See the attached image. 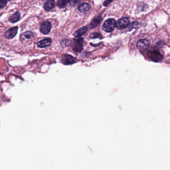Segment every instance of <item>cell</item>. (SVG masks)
<instances>
[{
	"label": "cell",
	"instance_id": "7",
	"mask_svg": "<svg viewBox=\"0 0 170 170\" xmlns=\"http://www.w3.org/2000/svg\"><path fill=\"white\" fill-rule=\"evenodd\" d=\"M150 44V42L146 39H140L137 43V47L140 50L144 51L148 49Z\"/></svg>",
	"mask_w": 170,
	"mask_h": 170
},
{
	"label": "cell",
	"instance_id": "21",
	"mask_svg": "<svg viewBox=\"0 0 170 170\" xmlns=\"http://www.w3.org/2000/svg\"><path fill=\"white\" fill-rule=\"evenodd\" d=\"M113 1V0H105V1H104V3H103V6L105 7L107 6H108L109 4L111 3Z\"/></svg>",
	"mask_w": 170,
	"mask_h": 170
},
{
	"label": "cell",
	"instance_id": "18",
	"mask_svg": "<svg viewBox=\"0 0 170 170\" xmlns=\"http://www.w3.org/2000/svg\"><path fill=\"white\" fill-rule=\"evenodd\" d=\"M11 0H0V8L3 9Z\"/></svg>",
	"mask_w": 170,
	"mask_h": 170
},
{
	"label": "cell",
	"instance_id": "2",
	"mask_svg": "<svg viewBox=\"0 0 170 170\" xmlns=\"http://www.w3.org/2000/svg\"><path fill=\"white\" fill-rule=\"evenodd\" d=\"M116 26V22L113 19L107 20L103 25L102 28L103 31L107 33H110L113 31Z\"/></svg>",
	"mask_w": 170,
	"mask_h": 170
},
{
	"label": "cell",
	"instance_id": "16",
	"mask_svg": "<svg viewBox=\"0 0 170 170\" xmlns=\"http://www.w3.org/2000/svg\"><path fill=\"white\" fill-rule=\"evenodd\" d=\"M23 36L26 39H30L33 36V33L32 32L28 31L26 32L23 34Z\"/></svg>",
	"mask_w": 170,
	"mask_h": 170
},
{
	"label": "cell",
	"instance_id": "10",
	"mask_svg": "<svg viewBox=\"0 0 170 170\" xmlns=\"http://www.w3.org/2000/svg\"><path fill=\"white\" fill-rule=\"evenodd\" d=\"M102 21V17L100 16H96L93 18L92 22L89 24V28H94L97 27L100 24Z\"/></svg>",
	"mask_w": 170,
	"mask_h": 170
},
{
	"label": "cell",
	"instance_id": "6",
	"mask_svg": "<svg viewBox=\"0 0 170 170\" xmlns=\"http://www.w3.org/2000/svg\"><path fill=\"white\" fill-rule=\"evenodd\" d=\"M51 24L50 22L48 21H46L43 23L40 27V31L41 33H44V35H46L50 32L51 30Z\"/></svg>",
	"mask_w": 170,
	"mask_h": 170
},
{
	"label": "cell",
	"instance_id": "9",
	"mask_svg": "<svg viewBox=\"0 0 170 170\" xmlns=\"http://www.w3.org/2000/svg\"><path fill=\"white\" fill-rule=\"evenodd\" d=\"M52 39L50 38H46L42 39L38 43V46L40 48H44L51 46Z\"/></svg>",
	"mask_w": 170,
	"mask_h": 170
},
{
	"label": "cell",
	"instance_id": "13",
	"mask_svg": "<svg viewBox=\"0 0 170 170\" xmlns=\"http://www.w3.org/2000/svg\"><path fill=\"white\" fill-rule=\"evenodd\" d=\"M87 28L86 27H82L81 28H79V30H77V31L75 33L74 36L76 38H80L81 36H82L83 35L85 34L87 31Z\"/></svg>",
	"mask_w": 170,
	"mask_h": 170
},
{
	"label": "cell",
	"instance_id": "1",
	"mask_svg": "<svg viewBox=\"0 0 170 170\" xmlns=\"http://www.w3.org/2000/svg\"><path fill=\"white\" fill-rule=\"evenodd\" d=\"M84 39L83 38H78L73 39L71 46L73 51L76 53L81 52L83 50Z\"/></svg>",
	"mask_w": 170,
	"mask_h": 170
},
{
	"label": "cell",
	"instance_id": "20",
	"mask_svg": "<svg viewBox=\"0 0 170 170\" xmlns=\"http://www.w3.org/2000/svg\"><path fill=\"white\" fill-rule=\"evenodd\" d=\"M138 25V23L137 22H133L132 23V24L130 25H129V28H131V29H133V28H135L136 27H137V25Z\"/></svg>",
	"mask_w": 170,
	"mask_h": 170
},
{
	"label": "cell",
	"instance_id": "8",
	"mask_svg": "<svg viewBox=\"0 0 170 170\" xmlns=\"http://www.w3.org/2000/svg\"><path fill=\"white\" fill-rule=\"evenodd\" d=\"M18 27H13L12 28L8 30L5 33V36L8 39H12L14 38L17 33Z\"/></svg>",
	"mask_w": 170,
	"mask_h": 170
},
{
	"label": "cell",
	"instance_id": "19",
	"mask_svg": "<svg viewBox=\"0 0 170 170\" xmlns=\"http://www.w3.org/2000/svg\"><path fill=\"white\" fill-rule=\"evenodd\" d=\"M81 0H70V4L71 6H76L80 2Z\"/></svg>",
	"mask_w": 170,
	"mask_h": 170
},
{
	"label": "cell",
	"instance_id": "15",
	"mask_svg": "<svg viewBox=\"0 0 170 170\" xmlns=\"http://www.w3.org/2000/svg\"><path fill=\"white\" fill-rule=\"evenodd\" d=\"M70 0H58L57 3V6L60 8H65L70 3Z\"/></svg>",
	"mask_w": 170,
	"mask_h": 170
},
{
	"label": "cell",
	"instance_id": "11",
	"mask_svg": "<svg viewBox=\"0 0 170 170\" xmlns=\"http://www.w3.org/2000/svg\"><path fill=\"white\" fill-rule=\"evenodd\" d=\"M54 5H55L54 0H47L44 4V9L46 11H49L54 8Z\"/></svg>",
	"mask_w": 170,
	"mask_h": 170
},
{
	"label": "cell",
	"instance_id": "17",
	"mask_svg": "<svg viewBox=\"0 0 170 170\" xmlns=\"http://www.w3.org/2000/svg\"><path fill=\"white\" fill-rule=\"evenodd\" d=\"M90 38H92V39L99 38V39H101L102 38V36H101V34L99 33L94 32V33H92V35H91V36H90Z\"/></svg>",
	"mask_w": 170,
	"mask_h": 170
},
{
	"label": "cell",
	"instance_id": "5",
	"mask_svg": "<svg viewBox=\"0 0 170 170\" xmlns=\"http://www.w3.org/2000/svg\"><path fill=\"white\" fill-rule=\"evenodd\" d=\"M62 63L65 65H70L76 63V59L74 57L69 55V54H65L62 57L61 60Z\"/></svg>",
	"mask_w": 170,
	"mask_h": 170
},
{
	"label": "cell",
	"instance_id": "14",
	"mask_svg": "<svg viewBox=\"0 0 170 170\" xmlns=\"http://www.w3.org/2000/svg\"><path fill=\"white\" fill-rule=\"evenodd\" d=\"M20 18H21V14L19 12H17L11 16V17L9 18V21L10 22L15 23L17 22L20 20Z\"/></svg>",
	"mask_w": 170,
	"mask_h": 170
},
{
	"label": "cell",
	"instance_id": "4",
	"mask_svg": "<svg viewBox=\"0 0 170 170\" xmlns=\"http://www.w3.org/2000/svg\"><path fill=\"white\" fill-rule=\"evenodd\" d=\"M150 58L154 62H159L162 60L163 56L160 52L157 51H151L148 53Z\"/></svg>",
	"mask_w": 170,
	"mask_h": 170
},
{
	"label": "cell",
	"instance_id": "3",
	"mask_svg": "<svg viewBox=\"0 0 170 170\" xmlns=\"http://www.w3.org/2000/svg\"><path fill=\"white\" fill-rule=\"evenodd\" d=\"M129 24L130 19L129 17H123L118 21L116 25L117 28H118V30H122L126 28V27H128Z\"/></svg>",
	"mask_w": 170,
	"mask_h": 170
},
{
	"label": "cell",
	"instance_id": "12",
	"mask_svg": "<svg viewBox=\"0 0 170 170\" xmlns=\"http://www.w3.org/2000/svg\"><path fill=\"white\" fill-rule=\"evenodd\" d=\"M90 9V6L88 4L82 3L78 7L79 11L82 13H86L89 11Z\"/></svg>",
	"mask_w": 170,
	"mask_h": 170
}]
</instances>
